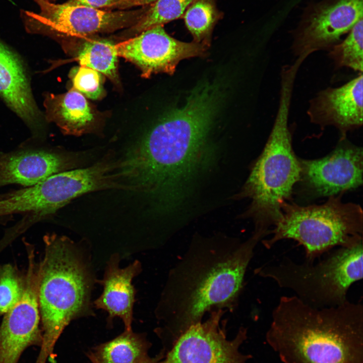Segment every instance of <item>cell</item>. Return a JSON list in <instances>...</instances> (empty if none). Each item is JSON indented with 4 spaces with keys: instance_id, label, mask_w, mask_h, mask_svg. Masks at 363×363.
<instances>
[{
    "instance_id": "1",
    "label": "cell",
    "mask_w": 363,
    "mask_h": 363,
    "mask_svg": "<svg viewBox=\"0 0 363 363\" xmlns=\"http://www.w3.org/2000/svg\"><path fill=\"white\" fill-rule=\"evenodd\" d=\"M218 102L209 89L198 87L120 160L128 185L144 194L157 213L178 210L210 163L214 149L208 136Z\"/></svg>"
},
{
    "instance_id": "2",
    "label": "cell",
    "mask_w": 363,
    "mask_h": 363,
    "mask_svg": "<svg viewBox=\"0 0 363 363\" xmlns=\"http://www.w3.org/2000/svg\"><path fill=\"white\" fill-rule=\"evenodd\" d=\"M262 239L254 233L243 241L222 236L194 239L170 271L156 310L170 343L206 312L233 308Z\"/></svg>"
},
{
    "instance_id": "3",
    "label": "cell",
    "mask_w": 363,
    "mask_h": 363,
    "mask_svg": "<svg viewBox=\"0 0 363 363\" xmlns=\"http://www.w3.org/2000/svg\"><path fill=\"white\" fill-rule=\"evenodd\" d=\"M266 340L283 363H363L362 304L315 308L282 296Z\"/></svg>"
},
{
    "instance_id": "4",
    "label": "cell",
    "mask_w": 363,
    "mask_h": 363,
    "mask_svg": "<svg viewBox=\"0 0 363 363\" xmlns=\"http://www.w3.org/2000/svg\"><path fill=\"white\" fill-rule=\"evenodd\" d=\"M44 255L37 266V294L42 341L35 363H56L54 348L74 319L92 315L94 278L89 259L64 235L43 237Z\"/></svg>"
},
{
    "instance_id": "5",
    "label": "cell",
    "mask_w": 363,
    "mask_h": 363,
    "mask_svg": "<svg viewBox=\"0 0 363 363\" xmlns=\"http://www.w3.org/2000/svg\"><path fill=\"white\" fill-rule=\"evenodd\" d=\"M292 90L289 85L280 86L279 106L270 135L238 196L250 200L244 215L253 220V232L264 237L280 219L281 204L290 199L294 185L300 179L299 158L293 149L288 126Z\"/></svg>"
},
{
    "instance_id": "6",
    "label": "cell",
    "mask_w": 363,
    "mask_h": 363,
    "mask_svg": "<svg viewBox=\"0 0 363 363\" xmlns=\"http://www.w3.org/2000/svg\"><path fill=\"white\" fill-rule=\"evenodd\" d=\"M343 194L330 196L320 205L283 202L281 217L270 230V238L261 240L263 246L270 249L281 240L293 239L304 247L305 261L313 263L335 248L362 241V208L343 202Z\"/></svg>"
},
{
    "instance_id": "7",
    "label": "cell",
    "mask_w": 363,
    "mask_h": 363,
    "mask_svg": "<svg viewBox=\"0 0 363 363\" xmlns=\"http://www.w3.org/2000/svg\"><path fill=\"white\" fill-rule=\"evenodd\" d=\"M362 241L338 247L317 262L297 263L288 257L263 265L255 273L274 281L281 288L315 308L334 307L347 301L350 287L362 279Z\"/></svg>"
},
{
    "instance_id": "8",
    "label": "cell",
    "mask_w": 363,
    "mask_h": 363,
    "mask_svg": "<svg viewBox=\"0 0 363 363\" xmlns=\"http://www.w3.org/2000/svg\"><path fill=\"white\" fill-rule=\"evenodd\" d=\"M38 13L23 11L21 17L26 28L39 32L66 37H85L130 28L144 15L149 5L141 8L116 11L102 10L66 2L33 0Z\"/></svg>"
},
{
    "instance_id": "9",
    "label": "cell",
    "mask_w": 363,
    "mask_h": 363,
    "mask_svg": "<svg viewBox=\"0 0 363 363\" xmlns=\"http://www.w3.org/2000/svg\"><path fill=\"white\" fill-rule=\"evenodd\" d=\"M224 309L211 311L206 320L194 324L180 334L166 349L159 363H247L252 357L239 349L247 338L241 327L235 337L228 339Z\"/></svg>"
},
{
    "instance_id": "10",
    "label": "cell",
    "mask_w": 363,
    "mask_h": 363,
    "mask_svg": "<svg viewBox=\"0 0 363 363\" xmlns=\"http://www.w3.org/2000/svg\"><path fill=\"white\" fill-rule=\"evenodd\" d=\"M299 162V182L315 196H335L362 184V149L345 139L322 158Z\"/></svg>"
},
{
    "instance_id": "11",
    "label": "cell",
    "mask_w": 363,
    "mask_h": 363,
    "mask_svg": "<svg viewBox=\"0 0 363 363\" xmlns=\"http://www.w3.org/2000/svg\"><path fill=\"white\" fill-rule=\"evenodd\" d=\"M118 56L138 66L144 77L164 73L173 74L182 59L205 55L207 47L192 41L185 42L168 35L157 26L116 44Z\"/></svg>"
},
{
    "instance_id": "12",
    "label": "cell",
    "mask_w": 363,
    "mask_h": 363,
    "mask_svg": "<svg viewBox=\"0 0 363 363\" xmlns=\"http://www.w3.org/2000/svg\"><path fill=\"white\" fill-rule=\"evenodd\" d=\"M88 155L41 147L0 151V187L10 184L30 187L54 174L84 167L81 165Z\"/></svg>"
},
{
    "instance_id": "13",
    "label": "cell",
    "mask_w": 363,
    "mask_h": 363,
    "mask_svg": "<svg viewBox=\"0 0 363 363\" xmlns=\"http://www.w3.org/2000/svg\"><path fill=\"white\" fill-rule=\"evenodd\" d=\"M362 0H337L320 9L297 35L292 49L297 57L329 49L362 19Z\"/></svg>"
},
{
    "instance_id": "14",
    "label": "cell",
    "mask_w": 363,
    "mask_h": 363,
    "mask_svg": "<svg viewBox=\"0 0 363 363\" xmlns=\"http://www.w3.org/2000/svg\"><path fill=\"white\" fill-rule=\"evenodd\" d=\"M42 341L36 286L27 283L19 301L0 325V363H18L24 351Z\"/></svg>"
},
{
    "instance_id": "15",
    "label": "cell",
    "mask_w": 363,
    "mask_h": 363,
    "mask_svg": "<svg viewBox=\"0 0 363 363\" xmlns=\"http://www.w3.org/2000/svg\"><path fill=\"white\" fill-rule=\"evenodd\" d=\"M360 73L344 85L320 91L310 101L311 123L322 129L333 126L345 139L346 133L362 125L363 80Z\"/></svg>"
},
{
    "instance_id": "16",
    "label": "cell",
    "mask_w": 363,
    "mask_h": 363,
    "mask_svg": "<svg viewBox=\"0 0 363 363\" xmlns=\"http://www.w3.org/2000/svg\"><path fill=\"white\" fill-rule=\"evenodd\" d=\"M0 95L28 125L34 135L44 137L40 112L18 57L0 40Z\"/></svg>"
},
{
    "instance_id": "17",
    "label": "cell",
    "mask_w": 363,
    "mask_h": 363,
    "mask_svg": "<svg viewBox=\"0 0 363 363\" xmlns=\"http://www.w3.org/2000/svg\"><path fill=\"white\" fill-rule=\"evenodd\" d=\"M118 264L119 257L114 255L109 260L103 278L100 281L103 286V292L94 304L97 309L108 313V322L118 317L123 320L125 330H130L136 293L132 281L140 272L141 265L138 260L124 268H120Z\"/></svg>"
},
{
    "instance_id": "18",
    "label": "cell",
    "mask_w": 363,
    "mask_h": 363,
    "mask_svg": "<svg viewBox=\"0 0 363 363\" xmlns=\"http://www.w3.org/2000/svg\"><path fill=\"white\" fill-rule=\"evenodd\" d=\"M49 118L66 134L81 135L88 132L94 114L85 97L75 90L51 96L47 101Z\"/></svg>"
},
{
    "instance_id": "19",
    "label": "cell",
    "mask_w": 363,
    "mask_h": 363,
    "mask_svg": "<svg viewBox=\"0 0 363 363\" xmlns=\"http://www.w3.org/2000/svg\"><path fill=\"white\" fill-rule=\"evenodd\" d=\"M150 343L145 335L126 330L100 344L88 353L92 363H142L150 356Z\"/></svg>"
},
{
    "instance_id": "20",
    "label": "cell",
    "mask_w": 363,
    "mask_h": 363,
    "mask_svg": "<svg viewBox=\"0 0 363 363\" xmlns=\"http://www.w3.org/2000/svg\"><path fill=\"white\" fill-rule=\"evenodd\" d=\"M82 37L77 54L80 66L96 70L111 80H116L118 56L116 44L105 39Z\"/></svg>"
},
{
    "instance_id": "21",
    "label": "cell",
    "mask_w": 363,
    "mask_h": 363,
    "mask_svg": "<svg viewBox=\"0 0 363 363\" xmlns=\"http://www.w3.org/2000/svg\"><path fill=\"white\" fill-rule=\"evenodd\" d=\"M182 17L193 41L208 47L214 27L222 14L217 8L215 0H194Z\"/></svg>"
},
{
    "instance_id": "22",
    "label": "cell",
    "mask_w": 363,
    "mask_h": 363,
    "mask_svg": "<svg viewBox=\"0 0 363 363\" xmlns=\"http://www.w3.org/2000/svg\"><path fill=\"white\" fill-rule=\"evenodd\" d=\"M194 0H156L149 4L144 15L126 31L128 35L136 36L144 31L183 17Z\"/></svg>"
},
{
    "instance_id": "23",
    "label": "cell",
    "mask_w": 363,
    "mask_h": 363,
    "mask_svg": "<svg viewBox=\"0 0 363 363\" xmlns=\"http://www.w3.org/2000/svg\"><path fill=\"white\" fill-rule=\"evenodd\" d=\"M329 56L337 68L347 67L362 73V19L354 25L344 40L330 48Z\"/></svg>"
},
{
    "instance_id": "24",
    "label": "cell",
    "mask_w": 363,
    "mask_h": 363,
    "mask_svg": "<svg viewBox=\"0 0 363 363\" xmlns=\"http://www.w3.org/2000/svg\"><path fill=\"white\" fill-rule=\"evenodd\" d=\"M24 277L11 264L0 266V317L4 316L21 298Z\"/></svg>"
},
{
    "instance_id": "25",
    "label": "cell",
    "mask_w": 363,
    "mask_h": 363,
    "mask_svg": "<svg viewBox=\"0 0 363 363\" xmlns=\"http://www.w3.org/2000/svg\"><path fill=\"white\" fill-rule=\"evenodd\" d=\"M74 89L92 99L100 97L102 91L101 76L99 72L90 68L80 66L70 72Z\"/></svg>"
},
{
    "instance_id": "26",
    "label": "cell",
    "mask_w": 363,
    "mask_h": 363,
    "mask_svg": "<svg viewBox=\"0 0 363 363\" xmlns=\"http://www.w3.org/2000/svg\"><path fill=\"white\" fill-rule=\"evenodd\" d=\"M119 0H68L69 4L86 6L97 9H105L107 10Z\"/></svg>"
},
{
    "instance_id": "27",
    "label": "cell",
    "mask_w": 363,
    "mask_h": 363,
    "mask_svg": "<svg viewBox=\"0 0 363 363\" xmlns=\"http://www.w3.org/2000/svg\"><path fill=\"white\" fill-rule=\"evenodd\" d=\"M156 0H119L116 3L110 7L108 10L114 9L125 10L133 7L144 6L152 3Z\"/></svg>"
},
{
    "instance_id": "28",
    "label": "cell",
    "mask_w": 363,
    "mask_h": 363,
    "mask_svg": "<svg viewBox=\"0 0 363 363\" xmlns=\"http://www.w3.org/2000/svg\"><path fill=\"white\" fill-rule=\"evenodd\" d=\"M163 352L161 351L159 354L154 357H150L142 363H159V361L163 356Z\"/></svg>"
}]
</instances>
